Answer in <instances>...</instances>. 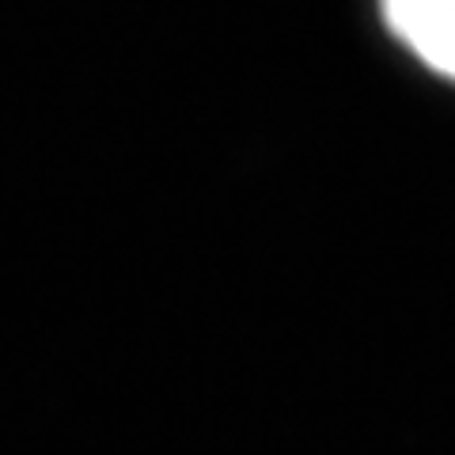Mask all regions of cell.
Masks as SVG:
<instances>
[{
  "instance_id": "obj_1",
  "label": "cell",
  "mask_w": 455,
  "mask_h": 455,
  "mask_svg": "<svg viewBox=\"0 0 455 455\" xmlns=\"http://www.w3.org/2000/svg\"><path fill=\"white\" fill-rule=\"evenodd\" d=\"M383 23L403 46L455 84V0H379Z\"/></svg>"
}]
</instances>
